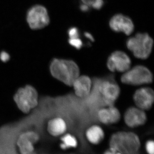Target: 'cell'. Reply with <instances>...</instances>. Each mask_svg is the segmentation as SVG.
Returning <instances> with one entry per match:
<instances>
[{"label":"cell","mask_w":154,"mask_h":154,"mask_svg":"<svg viewBox=\"0 0 154 154\" xmlns=\"http://www.w3.org/2000/svg\"><path fill=\"white\" fill-rule=\"evenodd\" d=\"M50 69L53 76L69 87H72L75 80L80 75L78 65L69 60L54 59L51 62Z\"/></svg>","instance_id":"cell-1"},{"label":"cell","mask_w":154,"mask_h":154,"mask_svg":"<svg viewBox=\"0 0 154 154\" xmlns=\"http://www.w3.org/2000/svg\"><path fill=\"white\" fill-rule=\"evenodd\" d=\"M109 146L118 154H135L139 152L141 143L139 137L134 133L120 131L112 135Z\"/></svg>","instance_id":"cell-2"},{"label":"cell","mask_w":154,"mask_h":154,"mask_svg":"<svg viewBox=\"0 0 154 154\" xmlns=\"http://www.w3.org/2000/svg\"><path fill=\"white\" fill-rule=\"evenodd\" d=\"M153 40L148 33H138L126 42L127 48L137 58L146 59L151 53Z\"/></svg>","instance_id":"cell-3"},{"label":"cell","mask_w":154,"mask_h":154,"mask_svg":"<svg viewBox=\"0 0 154 154\" xmlns=\"http://www.w3.org/2000/svg\"><path fill=\"white\" fill-rule=\"evenodd\" d=\"M153 79L152 74L148 68L137 65L125 72L121 77V81L125 85L138 86L151 84Z\"/></svg>","instance_id":"cell-4"},{"label":"cell","mask_w":154,"mask_h":154,"mask_svg":"<svg viewBox=\"0 0 154 154\" xmlns=\"http://www.w3.org/2000/svg\"><path fill=\"white\" fill-rule=\"evenodd\" d=\"M38 93L31 86L19 89L14 97L18 107L24 113H27L38 105Z\"/></svg>","instance_id":"cell-5"},{"label":"cell","mask_w":154,"mask_h":154,"mask_svg":"<svg viewBox=\"0 0 154 154\" xmlns=\"http://www.w3.org/2000/svg\"><path fill=\"white\" fill-rule=\"evenodd\" d=\"M27 18L28 25L33 30L44 28L49 23L47 10L41 5H36L31 8L28 11Z\"/></svg>","instance_id":"cell-6"},{"label":"cell","mask_w":154,"mask_h":154,"mask_svg":"<svg viewBox=\"0 0 154 154\" xmlns=\"http://www.w3.org/2000/svg\"><path fill=\"white\" fill-rule=\"evenodd\" d=\"M131 60L123 51H117L112 53L107 59V66L110 71L125 72L131 68Z\"/></svg>","instance_id":"cell-7"},{"label":"cell","mask_w":154,"mask_h":154,"mask_svg":"<svg viewBox=\"0 0 154 154\" xmlns=\"http://www.w3.org/2000/svg\"><path fill=\"white\" fill-rule=\"evenodd\" d=\"M99 91L102 99L108 106L113 105L120 94V89L118 84L111 80L102 82L99 86Z\"/></svg>","instance_id":"cell-8"},{"label":"cell","mask_w":154,"mask_h":154,"mask_svg":"<svg viewBox=\"0 0 154 154\" xmlns=\"http://www.w3.org/2000/svg\"><path fill=\"white\" fill-rule=\"evenodd\" d=\"M133 100L137 107L144 111L150 110L154 103L153 90L148 87L138 89L134 94Z\"/></svg>","instance_id":"cell-9"},{"label":"cell","mask_w":154,"mask_h":154,"mask_svg":"<svg viewBox=\"0 0 154 154\" xmlns=\"http://www.w3.org/2000/svg\"><path fill=\"white\" fill-rule=\"evenodd\" d=\"M110 28L116 32H123L127 35L131 34L134 30V25L129 17L121 14H116L110 19Z\"/></svg>","instance_id":"cell-10"},{"label":"cell","mask_w":154,"mask_h":154,"mask_svg":"<svg viewBox=\"0 0 154 154\" xmlns=\"http://www.w3.org/2000/svg\"><path fill=\"white\" fill-rule=\"evenodd\" d=\"M124 118L125 124L131 128L143 125L147 120L144 110L137 107L128 108L125 113Z\"/></svg>","instance_id":"cell-11"},{"label":"cell","mask_w":154,"mask_h":154,"mask_svg":"<svg viewBox=\"0 0 154 154\" xmlns=\"http://www.w3.org/2000/svg\"><path fill=\"white\" fill-rule=\"evenodd\" d=\"M98 118L103 124L110 125L116 124L120 121L121 114L118 109L113 105L108 106L99 110Z\"/></svg>","instance_id":"cell-12"},{"label":"cell","mask_w":154,"mask_h":154,"mask_svg":"<svg viewBox=\"0 0 154 154\" xmlns=\"http://www.w3.org/2000/svg\"><path fill=\"white\" fill-rule=\"evenodd\" d=\"M92 82L88 76H79L75 80L72 87H73L75 94L78 97L85 98L90 95L92 88Z\"/></svg>","instance_id":"cell-13"},{"label":"cell","mask_w":154,"mask_h":154,"mask_svg":"<svg viewBox=\"0 0 154 154\" xmlns=\"http://www.w3.org/2000/svg\"><path fill=\"white\" fill-rule=\"evenodd\" d=\"M38 136L36 133L29 131L21 134L17 140V145L22 154H30L34 150L33 143L38 140Z\"/></svg>","instance_id":"cell-14"},{"label":"cell","mask_w":154,"mask_h":154,"mask_svg":"<svg viewBox=\"0 0 154 154\" xmlns=\"http://www.w3.org/2000/svg\"><path fill=\"white\" fill-rule=\"evenodd\" d=\"M66 129L65 121L60 117L53 119L48 122V131L53 136H58L63 134Z\"/></svg>","instance_id":"cell-15"},{"label":"cell","mask_w":154,"mask_h":154,"mask_svg":"<svg viewBox=\"0 0 154 154\" xmlns=\"http://www.w3.org/2000/svg\"><path fill=\"white\" fill-rule=\"evenodd\" d=\"M86 135L87 139L91 143L97 145L101 143L104 139L105 133L99 125H94L87 130Z\"/></svg>","instance_id":"cell-16"},{"label":"cell","mask_w":154,"mask_h":154,"mask_svg":"<svg viewBox=\"0 0 154 154\" xmlns=\"http://www.w3.org/2000/svg\"><path fill=\"white\" fill-rule=\"evenodd\" d=\"M63 143L61 144L60 147L63 149H66L70 148H75L78 145L76 138L70 134L65 135L61 138Z\"/></svg>","instance_id":"cell-17"},{"label":"cell","mask_w":154,"mask_h":154,"mask_svg":"<svg viewBox=\"0 0 154 154\" xmlns=\"http://www.w3.org/2000/svg\"><path fill=\"white\" fill-rule=\"evenodd\" d=\"M69 44L72 47L77 49H80L83 46V42L79 38H69Z\"/></svg>","instance_id":"cell-18"},{"label":"cell","mask_w":154,"mask_h":154,"mask_svg":"<svg viewBox=\"0 0 154 154\" xmlns=\"http://www.w3.org/2000/svg\"><path fill=\"white\" fill-rule=\"evenodd\" d=\"M68 35L69 38L79 37V29L75 27H72L69 29Z\"/></svg>","instance_id":"cell-19"},{"label":"cell","mask_w":154,"mask_h":154,"mask_svg":"<svg viewBox=\"0 0 154 154\" xmlns=\"http://www.w3.org/2000/svg\"><path fill=\"white\" fill-rule=\"evenodd\" d=\"M146 151L149 154H153L154 152V141L149 140L147 142L146 144Z\"/></svg>","instance_id":"cell-20"},{"label":"cell","mask_w":154,"mask_h":154,"mask_svg":"<svg viewBox=\"0 0 154 154\" xmlns=\"http://www.w3.org/2000/svg\"><path fill=\"white\" fill-rule=\"evenodd\" d=\"M104 5L103 0H96L91 7L96 10H99L102 8Z\"/></svg>","instance_id":"cell-21"},{"label":"cell","mask_w":154,"mask_h":154,"mask_svg":"<svg viewBox=\"0 0 154 154\" xmlns=\"http://www.w3.org/2000/svg\"><path fill=\"white\" fill-rule=\"evenodd\" d=\"M0 58L3 62H7L10 59V56L8 53L3 51L0 54Z\"/></svg>","instance_id":"cell-22"},{"label":"cell","mask_w":154,"mask_h":154,"mask_svg":"<svg viewBox=\"0 0 154 154\" xmlns=\"http://www.w3.org/2000/svg\"><path fill=\"white\" fill-rule=\"evenodd\" d=\"M83 4H85L90 7H92L96 0H81Z\"/></svg>","instance_id":"cell-23"},{"label":"cell","mask_w":154,"mask_h":154,"mask_svg":"<svg viewBox=\"0 0 154 154\" xmlns=\"http://www.w3.org/2000/svg\"><path fill=\"white\" fill-rule=\"evenodd\" d=\"M90 7L85 4H83L81 5L80 6V9L81 11L83 12H88L89 11Z\"/></svg>","instance_id":"cell-24"},{"label":"cell","mask_w":154,"mask_h":154,"mask_svg":"<svg viewBox=\"0 0 154 154\" xmlns=\"http://www.w3.org/2000/svg\"><path fill=\"white\" fill-rule=\"evenodd\" d=\"M105 154H118L117 151L115 150L114 149L110 147L109 149L106 150L105 152Z\"/></svg>","instance_id":"cell-25"},{"label":"cell","mask_w":154,"mask_h":154,"mask_svg":"<svg viewBox=\"0 0 154 154\" xmlns=\"http://www.w3.org/2000/svg\"><path fill=\"white\" fill-rule=\"evenodd\" d=\"M85 36L86 38H88L90 41L92 42L94 41V37L91 35V33H88V32H85Z\"/></svg>","instance_id":"cell-26"}]
</instances>
